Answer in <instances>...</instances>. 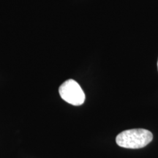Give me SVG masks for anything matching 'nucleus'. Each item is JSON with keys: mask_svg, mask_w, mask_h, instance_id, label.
I'll return each instance as SVG.
<instances>
[{"mask_svg": "<svg viewBox=\"0 0 158 158\" xmlns=\"http://www.w3.org/2000/svg\"><path fill=\"white\" fill-rule=\"evenodd\" d=\"M157 68H158V61H157Z\"/></svg>", "mask_w": 158, "mask_h": 158, "instance_id": "7ed1b4c3", "label": "nucleus"}, {"mask_svg": "<svg viewBox=\"0 0 158 158\" xmlns=\"http://www.w3.org/2000/svg\"><path fill=\"white\" fill-rule=\"evenodd\" d=\"M153 135L146 129H130L124 130L117 135L116 143L120 147L126 149H141L152 141Z\"/></svg>", "mask_w": 158, "mask_h": 158, "instance_id": "f257e3e1", "label": "nucleus"}, {"mask_svg": "<svg viewBox=\"0 0 158 158\" xmlns=\"http://www.w3.org/2000/svg\"><path fill=\"white\" fill-rule=\"evenodd\" d=\"M60 97L65 102L73 106H81L85 101V94L76 81L69 79L59 86Z\"/></svg>", "mask_w": 158, "mask_h": 158, "instance_id": "f03ea898", "label": "nucleus"}]
</instances>
